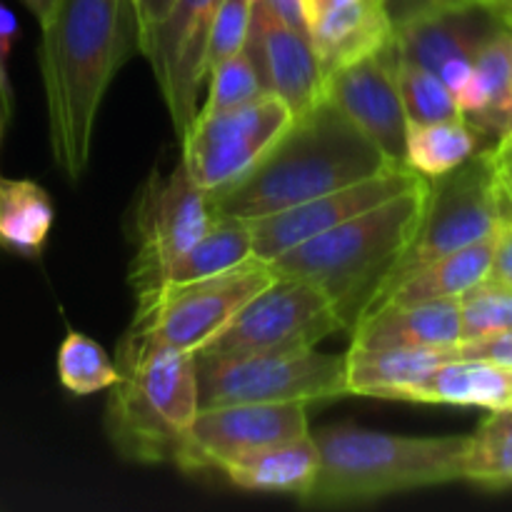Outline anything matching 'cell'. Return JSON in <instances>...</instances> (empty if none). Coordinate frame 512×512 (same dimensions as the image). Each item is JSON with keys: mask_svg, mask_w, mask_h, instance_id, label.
Masks as SVG:
<instances>
[{"mask_svg": "<svg viewBox=\"0 0 512 512\" xmlns=\"http://www.w3.org/2000/svg\"><path fill=\"white\" fill-rule=\"evenodd\" d=\"M398 40L325 78V98L390 160L405 165V118L398 93Z\"/></svg>", "mask_w": 512, "mask_h": 512, "instance_id": "cell-15", "label": "cell"}, {"mask_svg": "<svg viewBox=\"0 0 512 512\" xmlns=\"http://www.w3.org/2000/svg\"><path fill=\"white\" fill-rule=\"evenodd\" d=\"M483 140L485 135L463 115L435 123H408L405 165L428 180L440 178L480 153Z\"/></svg>", "mask_w": 512, "mask_h": 512, "instance_id": "cell-27", "label": "cell"}, {"mask_svg": "<svg viewBox=\"0 0 512 512\" xmlns=\"http://www.w3.org/2000/svg\"><path fill=\"white\" fill-rule=\"evenodd\" d=\"M10 115H13V110H10L8 105L3 103V98H0V138H3V130H5V125H8Z\"/></svg>", "mask_w": 512, "mask_h": 512, "instance_id": "cell-43", "label": "cell"}, {"mask_svg": "<svg viewBox=\"0 0 512 512\" xmlns=\"http://www.w3.org/2000/svg\"><path fill=\"white\" fill-rule=\"evenodd\" d=\"M250 15H253V0H220L213 30H210L208 55H205L208 70L228 55L243 50L245 38H248Z\"/></svg>", "mask_w": 512, "mask_h": 512, "instance_id": "cell-33", "label": "cell"}, {"mask_svg": "<svg viewBox=\"0 0 512 512\" xmlns=\"http://www.w3.org/2000/svg\"><path fill=\"white\" fill-rule=\"evenodd\" d=\"M395 80H398V93L403 100L408 123H435V120H448L460 115L458 103H455L448 85L423 65L410 63L403 55H398Z\"/></svg>", "mask_w": 512, "mask_h": 512, "instance_id": "cell-30", "label": "cell"}, {"mask_svg": "<svg viewBox=\"0 0 512 512\" xmlns=\"http://www.w3.org/2000/svg\"><path fill=\"white\" fill-rule=\"evenodd\" d=\"M118 368L105 403V433L115 453L130 463H173L200 410L195 355L125 333Z\"/></svg>", "mask_w": 512, "mask_h": 512, "instance_id": "cell-5", "label": "cell"}, {"mask_svg": "<svg viewBox=\"0 0 512 512\" xmlns=\"http://www.w3.org/2000/svg\"><path fill=\"white\" fill-rule=\"evenodd\" d=\"M313 438L320 465L313 485L300 498L308 508H350L463 480L468 435L410 438L335 425Z\"/></svg>", "mask_w": 512, "mask_h": 512, "instance_id": "cell-4", "label": "cell"}, {"mask_svg": "<svg viewBox=\"0 0 512 512\" xmlns=\"http://www.w3.org/2000/svg\"><path fill=\"white\" fill-rule=\"evenodd\" d=\"M510 30H512V25H510Z\"/></svg>", "mask_w": 512, "mask_h": 512, "instance_id": "cell-46", "label": "cell"}, {"mask_svg": "<svg viewBox=\"0 0 512 512\" xmlns=\"http://www.w3.org/2000/svg\"><path fill=\"white\" fill-rule=\"evenodd\" d=\"M310 43L323 75L380 53L395 40V28L383 0H350L308 25Z\"/></svg>", "mask_w": 512, "mask_h": 512, "instance_id": "cell-19", "label": "cell"}, {"mask_svg": "<svg viewBox=\"0 0 512 512\" xmlns=\"http://www.w3.org/2000/svg\"><path fill=\"white\" fill-rule=\"evenodd\" d=\"M505 218L508 213H505L503 195L495 183L488 150H480L450 173L433 178L423 223L413 243L405 248L398 263L390 268L380 288L373 293L368 308L390 285H395L420 265L498 233Z\"/></svg>", "mask_w": 512, "mask_h": 512, "instance_id": "cell-6", "label": "cell"}, {"mask_svg": "<svg viewBox=\"0 0 512 512\" xmlns=\"http://www.w3.org/2000/svg\"><path fill=\"white\" fill-rule=\"evenodd\" d=\"M205 83H208V98H205L203 108H198V113L203 115L240 108V105L253 103V100L270 93L258 65L245 50H238V53L215 63L208 70Z\"/></svg>", "mask_w": 512, "mask_h": 512, "instance_id": "cell-31", "label": "cell"}, {"mask_svg": "<svg viewBox=\"0 0 512 512\" xmlns=\"http://www.w3.org/2000/svg\"><path fill=\"white\" fill-rule=\"evenodd\" d=\"M490 280L510 285L512 288V218H505L495 233L493 265H490Z\"/></svg>", "mask_w": 512, "mask_h": 512, "instance_id": "cell-38", "label": "cell"}, {"mask_svg": "<svg viewBox=\"0 0 512 512\" xmlns=\"http://www.w3.org/2000/svg\"><path fill=\"white\" fill-rule=\"evenodd\" d=\"M343 330L345 323L338 308L318 285L300 278H275L195 355L235 358L295 353L315 348Z\"/></svg>", "mask_w": 512, "mask_h": 512, "instance_id": "cell-10", "label": "cell"}, {"mask_svg": "<svg viewBox=\"0 0 512 512\" xmlns=\"http://www.w3.org/2000/svg\"><path fill=\"white\" fill-rule=\"evenodd\" d=\"M463 480L488 490L512 485V408L493 410L488 420L468 435Z\"/></svg>", "mask_w": 512, "mask_h": 512, "instance_id": "cell-28", "label": "cell"}, {"mask_svg": "<svg viewBox=\"0 0 512 512\" xmlns=\"http://www.w3.org/2000/svg\"><path fill=\"white\" fill-rule=\"evenodd\" d=\"M55 223V205L35 180L0 175V248L38 258Z\"/></svg>", "mask_w": 512, "mask_h": 512, "instance_id": "cell-25", "label": "cell"}, {"mask_svg": "<svg viewBox=\"0 0 512 512\" xmlns=\"http://www.w3.org/2000/svg\"><path fill=\"white\" fill-rule=\"evenodd\" d=\"M448 360H458L455 345L383 350L350 348L345 355V393L405 403L410 388Z\"/></svg>", "mask_w": 512, "mask_h": 512, "instance_id": "cell-20", "label": "cell"}, {"mask_svg": "<svg viewBox=\"0 0 512 512\" xmlns=\"http://www.w3.org/2000/svg\"><path fill=\"white\" fill-rule=\"evenodd\" d=\"M350 348H433L460 343L458 298L428 300L415 305H383L355 320Z\"/></svg>", "mask_w": 512, "mask_h": 512, "instance_id": "cell-18", "label": "cell"}, {"mask_svg": "<svg viewBox=\"0 0 512 512\" xmlns=\"http://www.w3.org/2000/svg\"><path fill=\"white\" fill-rule=\"evenodd\" d=\"M270 13L275 15L278 20L283 23L293 25L298 30H308V23H305V13H303V5L300 0H260Z\"/></svg>", "mask_w": 512, "mask_h": 512, "instance_id": "cell-40", "label": "cell"}, {"mask_svg": "<svg viewBox=\"0 0 512 512\" xmlns=\"http://www.w3.org/2000/svg\"><path fill=\"white\" fill-rule=\"evenodd\" d=\"M213 223L208 193L188 175L183 163L170 173L153 170L135 198L130 215V288L135 303L160 288L165 270L193 248Z\"/></svg>", "mask_w": 512, "mask_h": 512, "instance_id": "cell-9", "label": "cell"}, {"mask_svg": "<svg viewBox=\"0 0 512 512\" xmlns=\"http://www.w3.org/2000/svg\"><path fill=\"white\" fill-rule=\"evenodd\" d=\"M460 115L485 138L512 133V30L500 25L475 55L473 78L455 98Z\"/></svg>", "mask_w": 512, "mask_h": 512, "instance_id": "cell-21", "label": "cell"}, {"mask_svg": "<svg viewBox=\"0 0 512 512\" xmlns=\"http://www.w3.org/2000/svg\"><path fill=\"white\" fill-rule=\"evenodd\" d=\"M308 430L305 403H235L200 408L180 438L173 465L183 473H220L228 463Z\"/></svg>", "mask_w": 512, "mask_h": 512, "instance_id": "cell-12", "label": "cell"}, {"mask_svg": "<svg viewBox=\"0 0 512 512\" xmlns=\"http://www.w3.org/2000/svg\"><path fill=\"white\" fill-rule=\"evenodd\" d=\"M273 280L275 273L268 263L250 258L248 263L210 278L165 285L135 303L128 335L195 355Z\"/></svg>", "mask_w": 512, "mask_h": 512, "instance_id": "cell-8", "label": "cell"}, {"mask_svg": "<svg viewBox=\"0 0 512 512\" xmlns=\"http://www.w3.org/2000/svg\"><path fill=\"white\" fill-rule=\"evenodd\" d=\"M200 408L235 403H318L345 393V355L295 353L195 355Z\"/></svg>", "mask_w": 512, "mask_h": 512, "instance_id": "cell-7", "label": "cell"}, {"mask_svg": "<svg viewBox=\"0 0 512 512\" xmlns=\"http://www.w3.org/2000/svg\"><path fill=\"white\" fill-rule=\"evenodd\" d=\"M500 15H503L505 23L512 25V0H508V3H505L503 8H500Z\"/></svg>", "mask_w": 512, "mask_h": 512, "instance_id": "cell-44", "label": "cell"}, {"mask_svg": "<svg viewBox=\"0 0 512 512\" xmlns=\"http://www.w3.org/2000/svg\"><path fill=\"white\" fill-rule=\"evenodd\" d=\"M58 378L73 395H93L113 388L120 378L118 363L108 350L83 333H68L58 350Z\"/></svg>", "mask_w": 512, "mask_h": 512, "instance_id": "cell-29", "label": "cell"}, {"mask_svg": "<svg viewBox=\"0 0 512 512\" xmlns=\"http://www.w3.org/2000/svg\"><path fill=\"white\" fill-rule=\"evenodd\" d=\"M18 18H15L13 10L8 5L0 3V98L3 103L13 110V90H10V78H8V58L13 43L18 40Z\"/></svg>", "mask_w": 512, "mask_h": 512, "instance_id": "cell-36", "label": "cell"}, {"mask_svg": "<svg viewBox=\"0 0 512 512\" xmlns=\"http://www.w3.org/2000/svg\"><path fill=\"white\" fill-rule=\"evenodd\" d=\"M290 125L293 110L275 93L223 113H198L180 135V163L205 193H215L255 168Z\"/></svg>", "mask_w": 512, "mask_h": 512, "instance_id": "cell-11", "label": "cell"}, {"mask_svg": "<svg viewBox=\"0 0 512 512\" xmlns=\"http://www.w3.org/2000/svg\"><path fill=\"white\" fill-rule=\"evenodd\" d=\"M20 3H23L25 8H28L30 13H33L35 18L40 20L45 15V10H48V5L53 3V0H20Z\"/></svg>", "mask_w": 512, "mask_h": 512, "instance_id": "cell-42", "label": "cell"}, {"mask_svg": "<svg viewBox=\"0 0 512 512\" xmlns=\"http://www.w3.org/2000/svg\"><path fill=\"white\" fill-rule=\"evenodd\" d=\"M250 258H253V233H250L248 220L233 218V215L213 218L203 238L165 270L160 288L210 278V275L238 268V265L248 263Z\"/></svg>", "mask_w": 512, "mask_h": 512, "instance_id": "cell-26", "label": "cell"}, {"mask_svg": "<svg viewBox=\"0 0 512 512\" xmlns=\"http://www.w3.org/2000/svg\"><path fill=\"white\" fill-rule=\"evenodd\" d=\"M493 250L495 233L478 240V243L465 245V248L453 250L448 255H440V258L420 265L413 273H408L398 283L390 285L363 315H368L370 310L383 308V305H415L428 303V300L460 298L470 288L490 278Z\"/></svg>", "mask_w": 512, "mask_h": 512, "instance_id": "cell-22", "label": "cell"}, {"mask_svg": "<svg viewBox=\"0 0 512 512\" xmlns=\"http://www.w3.org/2000/svg\"><path fill=\"white\" fill-rule=\"evenodd\" d=\"M243 50L258 65L270 93L278 95L293 110V118L325 100V75L308 30H298L278 20L260 0H253Z\"/></svg>", "mask_w": 512, "mask_h": 512, "instance_id": "cell-17", "label": "cell"}, {"mask_svg": "<svg viewBox=\"0 0 512 512\" xmlns=\"http://www.w3.org/2000/svg\"><path fill=\"white\" fill-rule=\"evenodd\" d=\"M38 23L50 153L60 173L78 183L100 105L135 43V20L128 0H53Z\"/></svg>", "mask_w": 512, "mask_h": 512, "instance_id": "cell-1", "label": "cell"}, {"mask_svg": "<svg viewBox=\"0 0 512 512\" xmlns=\"http://www.w3.org/2000/svg\"><path fill=\"white\" fill-rule=\"evenodd\" d=\"M460 340H478L512 330V288L483 280L458 298Z\"/></svg>", "mask_w": 512, "mask_h": 512, "instance_id": "cell-32", "label": "cell"}, {"mask_svg": "<svg viewBox=\"0 0 512 512\" xmlns=\"http://www.w3.org/2000/svg\"><path fill=\"white\" fill-rule=\"evenodd\" d=\"M405 403L460 405V408L510 410L512 365L495 360L458 358L435 368L428 378L413 385Z\"/></svg>", "mask_w": 512, "mask_h": 512, "instance_id": "cell-24", "label": "cell"}, {"mask_svg": "<svg viewBox=\"0 0 512 512\" xmlns=\"http://www.w3.org/2000/svg\"><path fill=\"white\" fill-rule=\"evenodd\" d=\"M383 3L385 10H388L393 28H400V25H408L430 13L458 8V5L475 3V0H383Z\"/></svg>", "mask_w": 512, "mask_h": 512, "instance_id": "cell-35", "label": "cell"}, {"mask_svg": "<svg viewBox=\"0 0 512 512\" xmlns=\"http://www.w3.org/2000/svg\"><path fill=\"white\" fill-rule=\"evenodd\" d=\"M173 3L175 0H128L135 20V45L153 30V25H158L165 18Z\"/></svg>", "mask_w": 512, "mask_h": 512, "instance_id": "cell-39", "label": "cell"}, {"mask_svg": "<svg viewBox=\"0 0 512 512\" xmlns=\"http://www.w3.org/2000/svg\"><path fill=\"white\" fill-rule=\"evenodd\" d=\"M430 180L423 178L395 198L358 218L320 233L270 260L275 278H300L318 285L343 318L345 330L368 308L370 298L423 223Z\"/></svg>", "mask_w": 512, "mask_h": 512, "instance_id": "cell-3", "label": "cell"}, {"mask_svg": "<svg viewBox=\"0 0 512 512\" xmlns=\"http://www.w3.org/2000/svg\"><path fill=\"white\" fill-rule=\"evenodd\" d=\"M503 23L498 8L485 0H475L400 25L395 28V40L405 60L438 75L453 98H458L460 90L473 78L475 55Z\"/></svg>", "mask_w": 512, "mask_h": 512, "instance_id": "cell-16", "label": "cell"}, {"mask_svg": "<svg viewBox=\"0 0 512 512\" xmlns=\"http://www.w3.org/2000/svg\"><path fill=\"white\" fill-rule=\"evenodd\" d=\"M320 450L313 433L278 440L225 465L220 473L240 490L303 498L318 475Z\"/></svg>", "mask_w": 512, "mask_h": 512, "instance_id": "cell-23", "label": "cell"}, {"mask_svg": "<svg viewBox=\"0 0 512 512\" xmlns=\"http://www.w3.org/2000/svg\"><path fill=\"white\" fill-rule=\"evenodd\" d=\"M485 3L493 5V8H498V10H500V8H503L505 3H508V0H485Z\"/></svg>", "mask_w": 512, "mask_h": 512, "instance_id": "cell-45", "label": "cell"}, {"mask_svg": "<svg viewBox=\"0 0 512 512\" xmlns=\"http://www.w3.org/2000/svg\"><path fill=\"white\" fill-rule=\"evenodd\" d=\"M420 180H423V175L415 173L408 165H390V168L380 170L370 178L330 190V193L318 195L308 203L248 220L250 233H253V258L270 263L295 245L305 243L320 233H328V230L348 223L350 218H358L360 213L395 198Z\"/></svg>", "mask_w": 512, "mask_h": 512, "instance_id": "cell-14", "label": "cell"}, {"mask_svg": "<svg viewBox=\"0 0 512 512\" xmlns=\"http://www.w3.org/2000/svg\"><path fill=\"white\" fill-rule=\"evenodd\" d=\"M390 163L328 98L293 118L283 138L235 183L208 193L213 218L255 220L370 178Z\"/></svg>", "mask_w": 512, "mask_h": 512, "instance_id": "cell-2", "label": "cell"}, {"mask_svg": "<svg viewBox=\"0 0 512 512\" xmlns=\"http://www.w3.org/2000/svg\"><path fill=\"white\" fill-rule=\"evenodd\" d=\"M485 150H488L490 165H493L495 183H498L500 195H503L505 213H508V218H512V133L495 140L493 148Z\"/></svg>", "mask_w": 512, "mask_h": 512, "instance_id": "cell-37", "label": "cell"}, {"mask_svg": "<svg viewBox=\"0 0 512 512\" xmlns=\"http://www.w3.org/2000/svg\"><path fill=\"white\" fill-rule=\"evenodd\" d=\"M220 0H175L165 18L138 43L153 68L173 130L180 135L198 115V98L208 78L210 30Z\"/></svg>", "mask_w": 512, "mask_h": 512, "instance_id": "cell-13", "label": "cell"}, {"mask_svg": "<svg viewBox=\"0 0 512 512\" xmlns=\"http://www.w3.org/2000/svg\"><path fill=\"white\" fill-rule=\"evenodd\" d=\"M350 3V0H300V5H303V13H305V23H315V20H320L323 15H328L330 10L340 8V5Z\"/></svg>", "mask_w": 512, "mask_h": 512, "instance_id": "cell-41", "label": "cell"}, {"mask_svg": "<svg viewBox=\"0 0 512 512\" xmlns=\"http://www.w3.org/2000/svg\"><path fill=\"white\" fill-rule=\"evenodd\" d=\"M455 355L458 358H480L512 365V330L478 340H460V343H455Z\"/></svg>", "mask_w": 512, "mask_h": 512, "instance_id": "cell-34", "label": "cell"}]
</instances>
